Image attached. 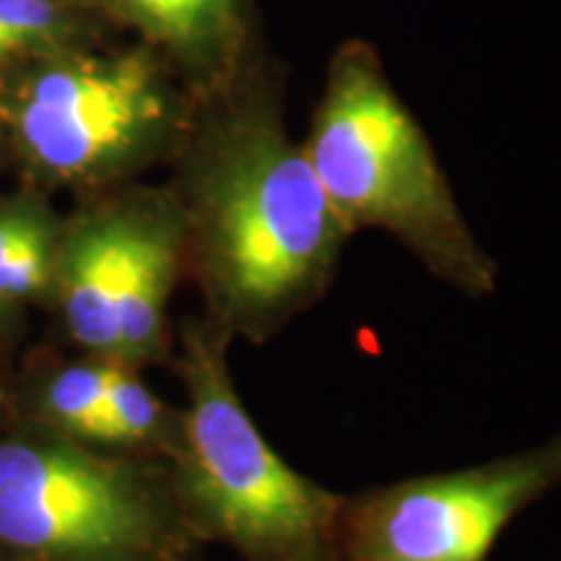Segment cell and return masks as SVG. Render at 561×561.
I'll return each mask as SVG.
<instances>
[{
	"label": "cell",
	"instance_id": "obj_1",
	"mask_svg": "<svg viewBox=\"0 0 561 561\" xmlns=\"http://www.w3.org/2000/svg\"><path fill=\"white\" fill-rule=\"evenodd\" d=\"M208 104L187 161V208L227 318L273 331L331 276L348 229L284 117L265 50Z\"/></svg>",
	"mask_w": 561,
	"mask_h": 561
},
{
	"label": "cell",
	"instance_id": "obj_2",
	"mask_svg": "<svg viewBox=\"0 0 561 561\" xmlns=\"http://www.w3.org/2000/svg\"><path fill=\"white\" fill-rule=\"evenodd\" d=\"M301 146L348 234L388 231L439 278L468 291L491 289L486 252L371 42L354 37L335 47Z\"/></svg>",
	"mask_w": 561,
	"mask_h": 561
},
{
	"label": "cell",
	"instance_id": "obj_3",
	"mask_svg": "<svg viewBox=\"0 0 561 561\" xmlns=\"http://www.w3.org/2000/svg\"><path fill=\"white\" fill-rule=\"evenodd\" d=\"M151 47L76 50L32 60L11 100L21 151L58 180H112L178 146L193 107Z\"/></svg>",
	"mask_w": 561,
	"mask_h": 561
},
{
	"label": "cell",
	"instance_id": "obj_4",
	"mask_svg": "<svg viewBox=\"0 0 561 561\" xmlns=\"http://www.w3.org/2000/svg\"><path fill=\"white\" fill-rule=\"evenodd\" d=\"M221 335L193 333L185 385V489L216 533L265 561H314L339 500L271 450L231 385Z\"/></svg>",
	"mask_w": 561,
	"mask_h": 561
},
{
	"label": "cell",
	"instance_id": "obj_5",
	"mask_svg": "<svg viewBox=\"0 0 561 561\" xmlns=\"http://www.w3.org/2000/svg\"><path fill=\"white\" fill-rule=\"evenodd\" d=\"M157 536L128 468L62 442L0 445V541L53 561H125Z\"/></svg>",
	"mask_w": 561,
	"mask_h": 561
},
{
	"label": "cell",
	"instance_id": "obj_6",
	"mask_svg": "<svg viewBox=\"0 0 561 561\" xmlns=\"http://www.w3.org/2000/svg\"><path fill=\"white\" fill-rule=\"evenodd\" d=\"M561 479V439L471 471L385 489L354 517L359 561H483L512 517Z\"/></svg>",
	"mask_w": 561,
	"mask_h": 561
},
{
	"label": "cell",
	"instance_id": "obj_7",
	"mask_svg": "<svg viewBox=\"0 0 561 561\" xmlns=\"http://www.w3.org/2000/svg\"><path fill=\"white\" fill-rule=\"evenodd\" d=\"M94 21L123 26L185 79L198 100L237 79L263 53L255 0H70Z\"/></svg>",
	"mask_w": 561,
	"mask_h": 561
},
{
	"label": "cell",
	"instance_id": "obj_8",
	"mask_svg": "<svg viewBox=\"0 0 561 561\" xmlns=\"http://www.w3.org/2000/svg\"><path fill=\"white\" fill-rule=\"evenodd\" d=\"M138 203L89 216L62 255V307L73 339L91 351H117V318Z\"/></svg>",
	"mask_w": 561,
	"mask_h": 561
},
{
	"label": "cell",
	"instance_id": "obj_9",
	"mask_svg": "<svg viewBox=\"0 0 561 561\" xmlns=\"http://www.w3.org/2000/svg\"><path fill=\"white\" fill-rule=\"evenodd\" d=\"M182 229L185 214L178 203L140 198L117 318L115 354L123 359L146 356L159 346L167 299L178 271Z\"/></svg>",
	"mask_w": 561,
	"mask_h": 561
},
{
	"label": "cell",
	"instance_id": "obj_10",
	"mask_svg": "<svg viewBox=\"0 0 561 561\" xmlns=\"http://www.w3.org/2000/svg\"><path fill=\"white\" fill-rule=\"evenodd\" d=\"M96 24L70 0H0V68L89 47Z\"/></svg>",
	"mask_w": 561,
	"mask_h": 561
},
{
	"label": "cell",
	"instance_id": "obj_11",
	"mask_svg": "<svg viewBox=\"0 0 561 561\" xmlns=\"http://www.w3.org/2000/svg\"><path fill=\"white\" fill-rule=\"evenodd\" d=\"M161 416L164 411L159 398L136 375L117 364L102 411L89 424L83 439L144 442L159 432Z\"/></svg>",
	"mask_w": 561,
	"mask_h": 561
},
{
	"label": "cell",
	"instance_id": "obj_12",
	"mask_svg": "<svg viewBox=\"0 0 561 561\" xmlns=\"http://www.w3.org/2000/svg\"><path fill=\"white\" fill-rule=\"evenodd\" d=\"M117 364H76L62 369L47 388V411L62 430L83 437L96 413L102 411L110 380Z\"/></svg>",
	"mask_w": 561,
	"mask_h": 561
},
{
	"label": "cell",
	"instance_id": "obj_13",
	"mask_svg": "<svg viewBox=\"0 0 561 561\" xmlns=\"http://www.w3.org/2000/svg\"><path fill=\"white\" fill-rule=\"evenodd\" d=\"M53 255L55 231L53 224L45 221L0 257V297H26L45 286L53 271Z\"/></svg>",
	"mask_w": 561,
	"mask_h": 561
},
{
	"label": "cell",
	"instance_id": "obj_14",
	"mask_svg": "<svg viewBox=\"0 0 561 561\" xmlns=\"http://www.w3.org/2000/svg\"><path fill=\"white\" fill-rule=\"evenodd\" d=\"M47 219L42 210L32 206H3L0 208V257L9 252L13 244H19L26 234H32L39 224Z\"/></svg>",
	"mask_w": 561,
	"mask_h": 561
},
{
	"label": "cell",
	"instance_id": "obj_15",
	"mask_svg": "<svg viewBox=\"0 0 561 561\" xmlns=\"http://www.w3.org/2000/svg\"><path fill=\"white\" fill-rule=\"evenodd\" d=\"M3 301H5V299H3V297H0V307H3Z\"/></svg>",
	"mask_w": 561,
	"mask_h": 561
}]
</instances>
